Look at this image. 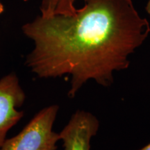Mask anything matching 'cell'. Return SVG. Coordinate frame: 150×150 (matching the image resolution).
Segmentation results:
<instances>
[{
  "instance_id": "1",
  "label": "cell",
  "mask_w": 150,
  "mask_h": 150,
  "mask_svg": "<svg viewBox=\"0 0 150 150\" xmlns=\"http://www.w3.org/2000/svg\"><path fill=\"white\" fill-rule=\"evenodd\" d=\"M72 16H39L22 27L33 41L25 64L40 78L71 76L69 97L88 81L107 87L143 44L150 24L131 0H84Z\"/></svg>"
},
{
  "instance_id": "2",
  "label": "cell",
  "mask_w": 150,
  "mask_h": 150,
  "mask_svg": "<svg viewBox=\"0 0 150 150\" xmlns=\"http://www.w3.org/2000/svg\"><path fill=\"white\" fill-rule=\"evenodd\" d=\"M59 110L58 105L42 108L22 130L6 139L0 150H56L61 140L53 131V125Z\"/></svg>"
},
{
  "instance_id": "3",
  "label": "cell",
  "mask_w": 150,
  "mask_h": 150,
  "mask_svg": "<svg viewBox=\"0 0 150 150\" xmlns=\"http://www.w3.org/2000/svg\"><path fill=\"white\" fill-rule=\"evenodd\" d=\"M25 98L16 74L10 73L0 79V149L8 131L23 117V111L18 108L22 106Z\"/></svg>"
},
{
  "instance_id": "4",
  "label": "cell",
  "mask_w": 150,
  "mask_h": 150,
  "mask_svg": "<svg viewBox=\"0 0 150 150\" xmlns=\"http://www.w3.org/2000/svg\"><path fill=\"white\" fill-rule=\"evenodd\" d=\"M99 127V120L91 112L76 111L59 133L64 150H91V140Z\"/></svg>"
},
{
  "instance_id": "5",
  "label": "cell",
  "mask_w": 150,
  "mask_h": 150,
  "mask_svg": "<svg viewBox=\"0 0 150 150\" xmlns=\"http://www.w3.org/2000/svg\"><path fill=\"white\" fill-rule=\"evenodd\" d=\"M23 1H29L30 0ZM76 1L77 0H41L40 16L44 18L56 15L72 16L77 11L75 6Z\"/></svg>"
},
{
  "instance_id": "6",
  "label": "cell",
  "mask_w": 150,
  "mask_h": 150,
  "mask_svg": "<svg viewBox=\"0 0 150 150\" xmlns=\"http://www.w3.org/2000/svg\"><path fill=\"white\" fill-rule=\"evenodd\" d=\"M145 9H146V11H147V13L150 16V0L148 1V2L147 4V6H146Z\"/></svg>"
},
{
  "instance_id": "7",
  "label": "cell",
  "mask_w": 150,
  "mask_h": 150,
  "mask_svg": "<svg viewBox=\"0 0 150 150\" xmlns=\"http://www.w3.org/2000/svg\"><path fill=\"white\" fill-rule=\"evenodd\" d=\"M139 150H150V143H149L148 145L145 146V147H142V149H140Z\"/></svg>"
},
{
  "instance_id": "8",
  "label": "cell",
  "mask_w": 150,
  "mask_h": 150,
  "mask_svg": "<svg viewBox=\"0 0 150 150\" xmlns=\"http://www.w3.org/2000/svg\"><path fill=\"white\" fill-rule=\"evenodd\" d=\"M4 11V5L1 3V1H0V14L2 13Z\"/></svg>"
}]
</instances>
